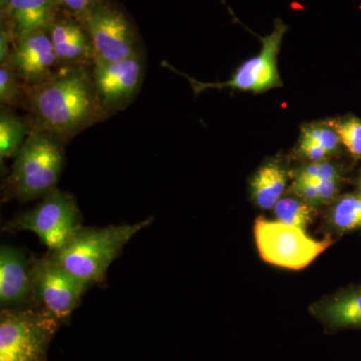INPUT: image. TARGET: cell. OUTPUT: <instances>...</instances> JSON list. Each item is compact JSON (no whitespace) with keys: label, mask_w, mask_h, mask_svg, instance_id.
<instances>
[{"label":"cell","mask_w":361,"mask_h":361,"mask_svg":"<svg viewBox=\"0 0 361 361\" xmlns=\"http://www.w3.org/2000/svg\"><path fill=\"white\" fill-rule=\"evenodd\" d=\"M330 227L344 233L361 229V192L339 197L334 202L329 215Z\"/></svg>","instance_id":"ac0fdd59"},{"label":"cell","mask_w":361,"mask_h":361,"mask_svg":"<svg viewBox=\"0 0 361 361\" xmlns=\"http://www.w3.org/2000/svg\"><path fill=\"white\" fill-rule=\"evenodd\" d=\"M30 132L27 120L16 115L13 109L1 106L0 113V159L18 155L25 144V135Z\"/></svg>","instance_id":"e0dca14e"},{"label":"cell","mask_w":361,"mask_h":361,"mask_svg":"<svg viewBox=\"0 0 361 361\" xmlns=\"http://www.w3.org/2000/svg\"><path fill=\"white\" fill-rule=\"evenodd\" d=\"M274 214L280 222L305 229L312 222L315 210L314 206L298 197H283L274 206Z\"/></svg>","instance_id":"d6986e66"},{"label":"cell","mask_w":361,"mask_h":361,"mask_svg":"<svg viewBox=\"0 0 361 361\" xmlns=\"http://www.w3.org/2000/svg\"><path fill=\"white\" fill-rule=\"evenodd\" d=\"M80 21L92 39L94 63H116L141 54L134 25L113 0H99Z\"/></svg>","instance_id":"52a82bcc"},{"label":"cell","mask_w":361,"mask_h":361,"mask_svg":"<svg viewBox=\"0 0 361 361\" xmlns=\"http://www.w3.org/2000/svg\"><path fill=\"white\" fill-rule=\"evenodd\" d=\"M66 142L51 133L30 130L2 185V202L26 203L42 199L56 189L65 165Z\"/></svg>","instance_id":"3957f363"},{"label":"cell","mask_w":361,"mask_h":361,"mask_svg":"<svg viewBox=\"0 0 361 361\" xmlns=\"http://www.w3.org/2000/svg\"><path fill=\"white\" fill-rule=\"evenodd\" d=\"M301 135L314 141L326 151L329 157L336 155L341 148V140L330 123H316L305 126L301 130Z\"/></svg>","instance_id":"7402d4cb"},{"label":"cell","mask_w":361,"mask_h":361,"mask_svg":"<svg viewBox=\"0 0 361 361\" xmlns=\"http://www.w3.org/2000/svg\"><path fill=\"white\" fill-rule=\"evenodd\" d=\"M142 66L141 54L116 63L92 66L97 97L106 111L123 110L132 103L141 87Z\"/></svg>","instance_id":"30bf717a"},{"label":"cell","mask_w":361,"mask_h":361,"mask_svg":"<svg viewBox=\"0 0 361 361\" xmlns=\"http://www.w3.org/2000/svg\"><path fill=\"white\" fill-rule=\"evenodd\" d=\"M23 106L30 130H45L68 142L106 118L90 68H63L42 84L25 87Z\"/></svg>","instance_id":"6da1fadb"},{"label":"cell","mask_w":361,"mask_h":361,"mask_svg":"<svg viewBox=\"0 0 361 361\" xmlns=\"http://www.w3.org/2000/svg\"><path fill=\"white\" fill-rule=\"evenodd\" d=\"M314 314L330 329H361V285L345 289L318 304Z\"/></svg>","instance_id":"9a60e30c"},{"label":"cell","mask_w":361,"mask_h":361,"mask_svg":"<svg viewBox=\"0 0 361 361\" xmlns=\"http://www.w3.org/2000/svg\"><path fill=\"white\" fill-rule=\"evenodd\" d=\"M54 0H1V25L20 39L39 30H49L59 13Z\"/></svg>","instance_id":"5bb4252c"},{"label":"cell","mask_w":361,"mask_h":361,"mask_svg":"<svg viewBox=\"0 0 361 361\" xmlns=\"http://www.w3.org/2000/svg\"><path fill=\"white\" fill-rule=\"evenodd\" d=\"M49 32L59 70L94 66V47L90 33L82 21L59 11Z\"/></svg>","instance_id":"4fadbf2b"},{"label":"cell","mask_w":361,"mask_h":361,"mask_svg":"<svg viewBox=\"0 0 361 361\" xmlns=\"http://www.w3.org/2000/svg\"><path fill=\"white\" fill-rule=\"evenodd\" d=\"M25 85L16 71L7 63L0 66V103L1 106L13 109L23 104Z\"/></svg>","instance_id":"ffe728a7"},{"label":"cell","mask_w":361,"mask_h":361,"mask_svg":"<svg viewBox=\"0 0 361 361\" xmlns=\"http://www.w3.org/2000/svg\"><path fill=\"white\" fill-rule=\"evenodd\" d=\"M4 63L13 68L25 87L47 82L59 71L49 30H39L16 39Z\"/></svg>","instance_id":"8fae6325"},{"label":"cell","mask_w":361,"mask_h":361,"mask_svg":"<svg viewBox=\"0 0 361 361\" xmlns=\"http://www.w3.org/2000/svg\"><path fill=\"white\" fill-rule=\"evenodd\" d=\"M287 25L281 20L275 23L274 30L270 35L261 39L262 49L257 56L245 61L231 80L224 82H201L188 78L198 94L206 89H232L246 90V92H263L282 85L281 78L277 68V56L281 47L282 39L287 32Z\"/></svg>","instance_id":"9c48e42d"},{"label":"cell","mask_w":361,"mask_h":361,"mask_svg":"<svg viewBox=\"0 0 361 361\" xmlns=\"http://www.w3.org/2000/svg\"><path fill=\"white\" fill-rule=\"evenodd\" d=\"M33 258L21 249H0V305L1 310L35 307L32 288Z\"/></svg>","instance_id":"7c38bea8"},{"label":"cell","mask_w":361,"mask_h":361,"mask_svg":"<svg viewBox=\"0 0 361 361\" xmlns=\"http://www.w3.org/2000/svg\"><path fill=\"white\" fill-rule=\"evenodd\" d=\"M287 185V173L277 161L262 166L251 182L252 198L261 209L274 208Z\"/></svg>","instance_id":"2e32d148"},{"label":"cell","mask_w":361,"mask_h":361,"mask_svg":"<svg viewBox=\"0 0 361 361\" xmlns=\"http://www.w3.org/2000/svg\"><path fill=\"white\" fill-rule=\"evenodd\" d=\"M77 199L58 188L47 194L32 210L18 214L2 227V232L35 233L49 250H56L82 227Z\"/></svg>","instance_id":"5b68a950"},{"label":"cell","mask_w":361,"mask_h":361,"mask_svg":"<svg viewBox=\"0 0 361 361\" xmlns=\"http://www.w3.org/2000/svg\"><path fill=\"white\" fill-rule=\"evenodd\" d=\"M330 125L338 135L341 145L355 159H361V120L349 116L342 120L331 121Z\"/></svg>","instance_id":"44dd1931"},{"label":"cell","mask_w":361,"mask_h":361,"mask_svg":"<svg viewBox=\"0 0 361 361\" xmlns=\"http://www.w3.org/2000/svg\"><path fill=\"white\" fill-rule=\"evenodd\" d=\"M358 184H360V189L361 191V174H360V183H358Z\"/></svg>","instance_id":"484cf974"},{"label":"cell","mask_w":361,"mask_h":361,"mask_svg":"<svg viewBox=\"0 0 361 361\" xmlns=\"http://www.w3.org/2000/svg\"><path fill=\"white\" fill-rule=\"evenodd\" d=\"M334 179H342L341 168L326 161H310L307 165L299 169L294 177V180L310 183Z\"/></svg>","instance_id":"603a6c76"},{"label":"cell","mask_w":361,"mask_h":361,"mask_svg":"<svg viewBox=\"0 0 361 361\" xmlns=\"http://www.w3.org/2000/svg\"><path fill=\"white\" fill-rule=\"evenodd\" d=\"M149 217L135 224L82 228L63 246L49 250L47 257L71 274L92 285L104 282L109 267L122 253L130 240L152 224Z\"/></svg>","instance_id":"7a4b0ae2"},{"label":"cell","mask_w":361,"mask_h":361,"mask_svg":"<svg viewBox=\"0 0 361 361\" xmlns=\"http://www.w3.org/2000/svg\"><path fill=\"white\" fill-rule=\"evenodd\" d=\"M61 11L82 20L99 0H54Z\"/></svg>","instance_id":"cb8c5ba5"},{"label":"cell","mask_w":361,"mask_h":361,"mask_svg":"<svg viewBox=\"0 0 361 361\" xmlns=\"http://www.w3.org/2000/svg\"><path fill=\"white\" fill-rule=\"evenodd\" d=\"M254 234L263 260L292 270L310 265L334 243L329 236L323 240L312 239L302 228L262 217L255 221Z\"/></svg>","instance_id":"8992f818"},{"label":"cell","mask_w":361,"mask_h":361,"mask_svg":"<svg viewBox=\"0 0 361 361\" xmlns=\"http://www.w3.org/2000/svg\"><path fill=\"white\" fill-rule=\"evenodd\" d=\"M32 278L35 307L47 311L63 325L68 324L82 296L94 286L51 262L45 254L33 258Z\"/></svg>","instance_id":"ba28073f"},{"label":"cell","mask_w":361,"mask_h":361,"mask_svg":"<svg viewBox=\"0 0 361 361\" xmlns=\"http://www.w3.org/2000/svg\"><path fill=\"white\" fill-rule=\"evenodd\" d=\"M298 144L299 154L310 161H326V159L329 158L326 151L305 135H300Z\"/></svg>","instance_id":"d4e9b609"},{"label":"cell","mask_w":361,"mask_h":361,"mask_svg":"<svg viewBox=\"0 0 361 361\" xmlns=\"http://www.w3.org/2000/svg\"><path fill=\"white\" fill-rule=\"evenodd\" d=\"M61 323L42 308L1 310L0 361H47Z\"/></svg>","instance_id":"277c9868"}]
</instances>
